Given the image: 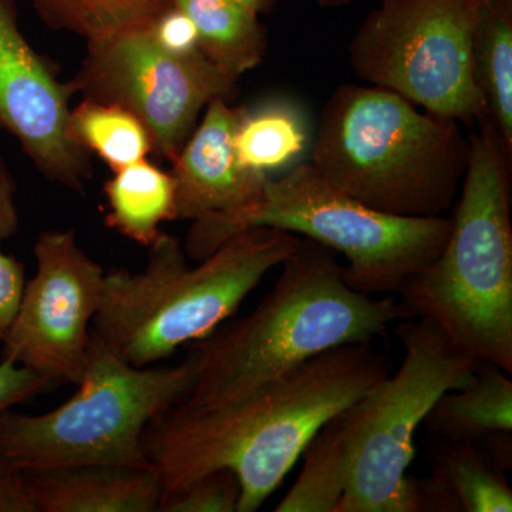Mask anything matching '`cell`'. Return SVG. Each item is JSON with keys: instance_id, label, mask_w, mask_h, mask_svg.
Instances as JSON below:
<instances>
[{"instance_id": "1", "label": "cell", "mask_w": 512, "mask_h": 512, "mask_svg": "<svg viewBox=\"0 0 512 512\" xmlns=\"http://www.w3.org/2000/svg\"><path fill=\"white\" fill-rule=\"evenodd\" d=\"M389 376L386 356L370 342L348 343L220 406L175 404L143 434L163 498L212 471L237 476L238 512H254L271 497L316 431Z\"/></svg>"}, {"instance_id": "2", "label": "cell", "mask_w": 512, "mask_h": 512, "mask_svg": "<svg viewBox=\"0 0 512 512\" xmlns=\"http://www.w3.org/2000/svg\"><path fill=\"white\" fill-rule=\"evenodd\" d=\"M281 266L254 311L192 343L194 384L178 404L208 409L232 402L326 350L370 342L412 318L392 296L350 288L336 252L313 239L301 238Z\"/></svg>"}, {"instance_id": "3", "label": "cell", "mask_w": 512, "mask_h": 512, "mask_svg": "<svg viewBox=\"0 0 512 512\" xmlns=\"http://www.w3.org/2000/svg\"><path fill=\"white\" fill-rule=\"evenodd\" d=\"M309 164L366 207L440 217L458 197L470 154L460 121L400 94L340 84L323 106Z\"/></svg>"}, {"instance_id": "4", "label": "cell", "mask_w": 512, "mask_h": 512, "mask_svg": "<svg viewBox=\"0 0 512 512\" xmlns=\"http://www.w3.org/2000/svg\"><path fill=\"white\" fill-rule=\"evenodd\" d=\"M301 237L269 227L247 229L188 266L173 235L148 247L141 272L111 269L92 333L128 365L147 367L231 318L264 276L295 252Z\"/></svg>"}, {"instance_id": "5", "label": "cell", "mask_w": 512, "mask_h": 512, "mask_svg": "<svg viewBox=\"0 0 512 512\" xmlns=\"http://www.w3.org/2000/svg\"><path fill=\"white\" fill-rule=\"evenodd\" d=\"M480 127L446 244L397 295L412 318L436 323L468 355L511 375V161L491 128Z\"/></svg>"}, {"instance_id": "6", "label": "cell", "mask_w": 512, "mask_h": 512, "mask_svg": "<svg viewBox=\"0 0 512 512\" xmlns=\"http://www.w3.org/2000/svg\"><path fill=\"white\" fill-rule=\"evenodd\" d=\"M256 227L302 235L342 254L343 276L365 295L399 293L404 282L439 256L451 218L399 217L366 207L329 184L309 163L269 177L247 207L192 221L184 251L202 261L228 239Z\"/></svg>"}, {"instance_id": "7", "label": "cell", "mask_w": 512, "mask_h": 512, "mask_svg": "<svg viewBox=\"0 0 512 512\" xmlns=\"http://www.w3.org/2000/svg\"><path fill=\"white\" fill-rule=\"evenodd\" d=\"M190 355L177 366L136 367L92 333L77 392L52 412L0 413V460L22 471L87 464L148 467V424L194 384Z\"/></svg>"}, {"instance_id": "8", "label": "cell", "mask_w": 512, "mask_h": 512, "mask_svg": "<svg viewBox=\"0 0 512 512\" xmlns=\"http://www.w3.org/2000/svg\"><path fill=\"white\" fill-rule=\"evenodd\" d=\"M394 333L402 365L363 397L352 476L336 512H420L416 481L407 476L414 437L441 394L470 379L477 359L427 319L399 320Z\"/></svg>"}, {"instance_id": "9", "label": "cell", "mask_w": 512, "mask_h": 512, "mask_svg": "<svg viewBox=\"0 0 512 512\" xmlns=\"http://www.w3.org/2000/svg\"><path fill=\"white\" fill-rule=\"evenodd\" d=\"M478 0H380L349 45L363 82L461 123L480 120L471 77Z\"/></svg>"}, {"instance_id": "10", "label": "cell", "mask_w": 512, "mask_h": 512, "mask_svg": "<svg viewBox=\"0 0 512 512\" xmlns=\"http://www.w3.org/2000/svg\"><path fill=\"white\" fill-rule=\"evenodd\" d=\"M148 20L87 43L82 67L70 83L83 99L131 111L150 134L153 153L173 161L201 111L215 97L231 100L239 77L201 52H167L151 36Z\"/></svg>"}, {"instance_id": "11", "label": "cell", "mask_w": 512, "mask_h": 512, "mask_svg": "<svg viewBox=\"0 0 512 512\" xmlns=\"http://www.w3.org/2000/svg\"><path fill=\"white\" fill-rule=\"evenodd\" d=\"M36 274L26 281L2 360L26 367L50 389L77 384L86 367L94 316L106 271L77 242L72 229L46 231L35 245Z\"/></svg>"}, {"instance_id": "12", "label": "cell", "mask_w": 512, "mask_h": 512, "mask_svg": "<svg viewBox=\"0 0 512 512\" xmlns=\"http://www.w3.org/2000/svg\"><path fill=\"white\" fill-rule=\"evenodd\" d=\"M74 94L23 35L18 0H0V128L47 180L83 191L93 165L70 130Z\"/></svg>"}, {"instance_id": "13", "label": "cell", "mask_w": 512, "mask_h": 512, "mask_svg": "<svg viewBox=\"0 0 512 512\" xmlns=\"http://www.w3.org/2000/svg\"><path fill=\"white\" fill-rule=\"evenodd\" d=\"M215 97L174 158L175 220L197 221L247 207L261 197L269 175L239 164L235 131L244 106Z\"/></svg>"}, {"instance_id": "14", "label": "cell", "mask_w": 512, "mask_h": 512, "mask_svg": "<svg viewBox=\"0 0 512 512\" xmlns=\"http://www.w3.org/2000/svg\"><path fill=\"white\" fill-rule=\"evenodd\" d=\"M36 512H156V468L87 464L25 471Z\"/></svg>"}, {"instance_id": "15", "label": "cell", "mask_w": 512, "mask_h": 512, "mask_svg": "<svg viewBox=\"0 0 512 512\" xmlns=\"http://www.w3.org/2000/svg\"><path fill=\"white\" fill-rule=\"evenodd\" d=\"M365 423L363 397L330 417L303 450V467L276 512H336Z\"/></svg>"}, {"instance_id": "16", "label": "cell", "mask_w": 512, "mask_h": 512, "mask_svg": "<svg viewBox=\"0 0 512 512\" xmlns=\"http://www.w3.org/2000/svg\"><path fill=\"white\" fill-rule=\"evenodd\" d=\"M510 373L487 360H477L473 375L458 389L441 394L423 426L439 439L470 441L478 446L512 433Z\"/></svg>"}, {"instance_id": "17", "label": "cell", "mask_w": 512, "mask_h": 512, "mask_svg": "<svg viewBox=\"0 0 512 512\" xmlns=\"http://www.w3.org/2000/svg\"><path fill=\"white\" fill-rule=\"evenodd\" d=\"M471 77L481 101V119L512 157V0H485L471 37Z\"/></svg>"}, {"instance_id": "18", "label": "cell", "mask_w": 512, "mask_h": 512, "mask_svg": "<svg viewBox=\"0 0 512 512\" xmlns=\"http://www.w3.org/2000/svg\"><path fill=\"white\" fill-rule=\"evenodd\" d=\"M311 126L295 101L269 99L244 107L235 131L239 164L268 175L291 170L312 146Z\"/></svg>"}, {"instance_id": "19", "label": "cell", "mask_w": 512, "mask_h": 512, "mask_svg": "<svg viewBox=\"0 0 512 512\" xmlns=\"http://www.w3.org/2000/svg\"><path fill=\"white\" fill-rule=\"evenodd\" d=\"M113 173L104 185L106 225L148 248L161 234L163 222L177 221L173 178L147 158Z\"/></svg>"}, {"instance_id": "20", "label": "cell", "mask_w": 512, "mask_h": 512, "mask_svg": "<svg viewBox=\"0 0 512 512\" xmlns=\"http://www.w3.org/2000/svg\"><path fill=\"white\" fill-rule=\"evenodd\" d=\"M190 16L200 50L211 63L241 77L264 60L268 33L254 10L237 0H171Z\"/></svg>"}, {"instance_id": "21", "label": "cell", "mask_w": 512, "mask_h": 512, "mask_svg": "<svg viewBox=\"0 0 512 512\" xmlns=\"http://www.w3.org/2000/svg\"><path fill=\"white\" fill-rule=\"evenodd\" d=\"M434 439L426 446L431 478L457 512H511L512 490L503 468L470 441Z\"/></svg>"}, {"instance_id": "22", "label": "cell", "mask_w": 512, "mask_h": 512, "mask_svg": "<svg viewBox=\"0 0 512 512\" xmlns=\"http://www.w3.org/2000/svg\"><path fill=\"white\" fill-rule=\"evenodd\" d=\"M74 140L116 171L144 160L153 143L144 124L117 104L83 99L70 113Z\"/></svg>"}, {"instance_id": "23", "label": "cell", "mask_w": 512, "mask_h": 512, "mask_svg": "<svg viewBox=\"0 0 512 512\" xmlns=\"http://www.w3.org/2000/svg\"><path fill=\"white\" fill-rule=\"evenodd\" d=\"M36 15L57 32L84 42L106 39L120 30L147 22L168 0H29Z\"/></svg>"}, {"instance_id": "24", "label": "cell", "mask_w": 512, "mask_h": 512, "mask_svg": "<svg viewBox=\"0 0 512 512\" xmlns=\"http://www.w3.org/2000/svg\"><path fill=\"white\" fill-rule=\"evenodd\" d=\"M241 487L228 468L212 471L160 501V512H238Z\"/></svg>"}, {"instance_id": "25", "label": "cell", "mask_w": 512, "mask_h": 512, "mask_svg": "<svg viewBox=\"0 0 512 512\" xmlns=\"http://www.w3.org/2000/svg\"><path fill=\"white\" fill-rule=\"evenodd\" d=\"M148 30L157 45L174 55H194L201 52L197 28L187 13L171 0L148 20Z\"/></svg>"}, {"instance_id": "26", "label": "cell", "mask_w": 512, "mask_h": 512, "mask_svg": "<svg viewBox=\"0 0 512 512\" xmlns=\"http://www.w3.org/2000/svg\"><path fill=\"white\" fill-rule=\"evenodd\" d=\"M50 390L49 384L26 367L0 362V413Z\"/></svg>"}, {"instance_id": "27", "label": "cell", "mask_w": 512, "mask_h": 512, "mask_svg": "<svg viewBox=\"0 0 512 512\" xmlns=\"http://www.w3.org/2000/svg\"><path fill=\"white\" fill-rule=\"evenodd\" d=\"M25 284V266L0 251V343L8 333Z\"/></svg>"}, {"instance_id": "28", "label": "cell", "mask_w": 512, "mask_h": 512, "mask_svg": "<svg viewBox=\"0 0 512 512\" xmlns=\"http://www.w3.org/2000/svg\"><path fill=\"white\" fill-rule=\"evenodd\" d=\"M0 512H36L25 471L0 460Z\"/></svg>"}, {"instance_id": "29", "label": "cell", "mask_w": 512, "mask_h": 512, "mask_svg": "<svg viewBox=\"0 0 512 512\" xmlns=\"http://www.w3.org/2000/svg\"><path fill=\"white\" fill-rule=\"evenodd\" d=\"M19 215L15 204V185L0 157V244L16 235Z\"/></svg>"}, {"instance_id": "30", "label": "cell", "mask_w": 512, "mask_h": 512, "mask_svg": "<svg viewBox=\"0 0 512 512\" xmlns=\"http://www.w3.org/2000/svg\"><path fill=\"white\" fill-rule=\"evenodd\" d=\"M237 2L254 10L256 15H266L274 9L276 0H237Z\"/></svg>"}, {"instance_id": "31", "label": "cell", "mask_w": 512, "mask_h": 512, "mask_svg": "<svg viewBox=\"0 0 512 512\" xmlns=\"http://www.w3.org/2000/svg\"><path fill=\"white\" fill-rule=\"evenodd\" d=\"M320 8H340L349 5L353 0H316Z\"/></svg>"}, {"instance_id": "32", "label": "cell", "mask_w": 512, "mask_h": 512, "mask_svg": "<svg viewBox=\"0 0 512 512\" xmlns=\"http://www.w3.org/2000/svg\"><path fill=\"white\" fill-rule=\"evenodd\" d=\"M478 2H485V0H478Z\"/></svg>"}]
</instances>
